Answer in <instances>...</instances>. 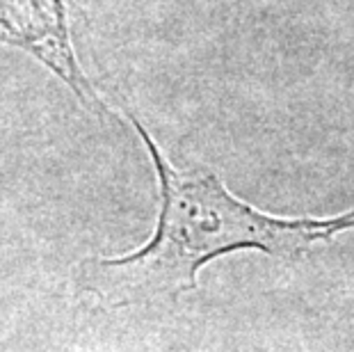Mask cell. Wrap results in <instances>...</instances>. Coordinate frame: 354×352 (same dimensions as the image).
I'll return each instance as SVG.
<instances>
[{
  "instance_id": "7a4b0ae2",
  "label": "cell",
  "mask_w": 354,
  "mask_h": 352,
  "mask_svg": "<svg viewBox=\"0 0 354 352\" xmlns=\"http://www.w3.org/2000/svg\"><path fill=\"white\" fill-rule=\"evenodd\" d=\"M0 44L41 62L87 106H101L76 57L69 0H0Z\"/></svg>"
},
{
  "instance_id": "6da1fadb",
  "label": "cell",
  "mask_w": 354,
  "mask_h": 352,
  "mask_svg": "<svg viewBox=\"0 0 354 352\" xmlns=\"http://www.w3.org/2000/svg\"><path fill=\"white\" fill-rule=\"evenodd\" d=\"M133 129L145 142L160 181V215L142 250L96 266L99 290L110 299L167 297L197 288L201 266L236 250H261L295 259L315 243L354 229V211L327 220H283L236 199L206 169H178L160 151L138 117Z\"/></svg>"
}]
</instances>
